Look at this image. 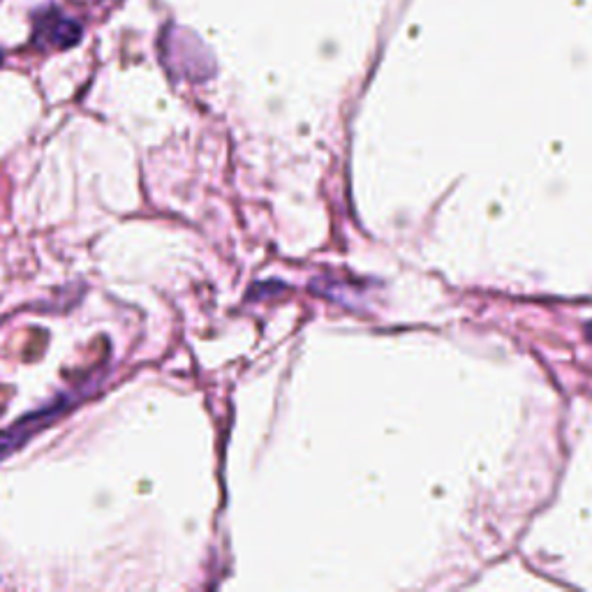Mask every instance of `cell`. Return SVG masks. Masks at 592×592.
<instances>
[{
    "mask_svg": "<svg viewBox=\"0 0 592 592\" xmlns=\"http://www.w3.org/2000/svg\"><path fill=\"white\" fill-rule=\"evenodd\" d=\"M100 387V377H93L79 387L63 391L56 398H51L47 405H42L40 410H35L28 414V417L19 419L17 424L7 428V431H0V461H5L7 456L17 454L21 447H26L35 435H40L42 431L51 428V424H56L58 419H63L65 414L72 412L79 403H84L91 398L95 391Z\"/></svg>",
    "mask_w": 592,
    "mask_h": 592,
    "instance_id": "obj_1",
    "label": "cell"
},
{
    "mask_svg": "<svg viewBox=\"0 0 592 592\" xmlns=\"http://www.w3.org/2000/svg\"><path fill=\"white\" fill-rule=\"evenodd\" d=\"M81 40V26L77 21L68 17H61V14L51 12L47 17L37 21L35 28V42L40 47L49 49H70Z\"/></svg>",
    "mask_w": 592,
    "mask_h": 592,
    "instance_id": "obj_2",
    "label": "cell"
},
{
    "mask_svg": "<svg viewBox=\"0 0 592 592\" xmlns=\"http://www.w3.org/2000/svg\"><path fill=\"white\" fill-rule=\"evenodd\" d=\"M0 58H3V56H0Z\"/></svg>",
    "mask_w": 592,
    "mask_h": 592,
    "instance_id": "obj_3",
    "label": "cell"
}]
</instances>
